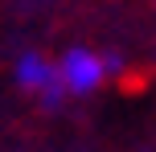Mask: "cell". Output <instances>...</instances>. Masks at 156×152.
I'll return each instance as SVG.
<instances>
[{
    "mask_svg": "<svg viewBox=\"0 0 156 152\" xmlns=\"http://www.w3.org/2000/svg\"><path fill=\"white\" fill-rule=\"evenodd\" d=\"M123 70L115 54H103V49H90V45H70L62 58H58V74H62L70 99H86L94 95L99 87H107V78Z\"/></svg>",
    "mask_w": 156,
    "mask_h": 152,
    "instance_id": "1",
    "label": "cell"
},
{
    "mask_svg": "<svg viewBox=\"0 0 156 152\" xmlns=\"http://www.w3.org/2000/svg\"><path fill=\"white\" fill-rule=\"evenodd\" d=\"M12 82L25 90V95H33L45 111H58V107L70 99L62 74H58V58H45V54H37V49L16 54V62H12Z\"/></svg>",
    "mask_w": 156,
    "mask_h": 152,
    "instance_id": "2",
    "label": "cell"
}]
</instances>
